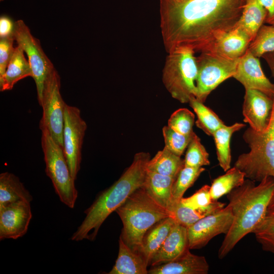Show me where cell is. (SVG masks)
Wrapping results in <instances>:
<instances>
[{
    "label": "cell",
    "instance_id": "cell-5",
    "mask_svg": "<svg viewBox=\"0 0 274 274\" xmlns=\"http://www.w3.org/2000/svg\"><path fill=\"white\" fill-rule=\"evenodd\" d=\"M243 138L250 150L240 155L234 166L243 172L246 178L254 182L274 178V98L267 128L257 131L250 127L245 131Z\"/></svg>",
    "mask_w": 274,
    "mask_h": 274
},
{
    "label": "cell",
    "instance_id": "cell-42",
    "mask_svg": "<svg viewBox=\"0 0 274 274\" xmlns=\"http://www.w3.org/2000/svg\"><path fill=\"white\" fill-rule=\"evenodd\" d=\"M270 24L274 25V22H273L272 23H271Z\"/></svg>",
    "mask_w": 274,
    "mask_h": 274
},
{
    "label": "cell",
    "instance_id": "cell-30",
    "mask_svg": "<svg viewBox=\"0 0 274 274\" xmlns=\"http://www.w3.org/2000/svg\"><path fill=\"white\" fill-rule=\"evenodd\" d=\"M204 170L205 168L202 167H191L184 165L179 172L173 186V203L181 200L186 190L193 185Z\"/></svg>",
    "mask_w": 274,
    "mask_h": 274
},
{
    "label": "cell",
    "instance_id": "cell-35",
    "mask_svg": "<svg viewBox=\"0 0 274 274\" xmlns=\"http://www.w3.org/2000/svg\"><path fill=\"white\" fill-rule=\"evenodd\" d=\"M194 114L186 108L175 111L168 121V126L174 130L185 135L192 134L195 122Z\"/></svg>",
    "mask_w": 274,
    "mask_h": 274
},
{
    "label": "cell",
    "instance_id": "cell-4",
    "mask_svg": "<svg viewBox=\"0 0 274 274\" xmlns=\"http://www.w3.org/2000/svg\"><path fill=\"white\" fill-rule=\"evenodd\" d=\"M115 212L123 226L120 236L138 253L146 231L158 221L169 217L168 212L158 204L143 186L131 193Z\"/></svg>",
    "mask_w": 274,
    "mask_h": 274
},
{
    "label": "cell",
    "instance_id": "cell-34",
    "mask_svg": "<svg viewBox=\"0 0 274 274\" xmlns=\"http://www.w3.org/2000/svg\"><path fill=\"white\" fill-rule=\"evenodd\" d=\"M168 212L176 223L187 228L205 217L199 211L184 205L181 201L173 203Z\"/></svg>",
    "mask_w": 274,
    "mask_h": 274
},
{
    "label": "cell",
    "instance_id": "cell-8",
    "mask_svg": "<svg viewBox=\"0 0 274 274\" xmlns=\"http://www.w3.org/2000/svg\"><path fill=\"white\" fill-rule=\"evenodd\" d=\"M238 59H229L209 52H201L196 57V99L204 102L221 83L233 77Z\"/></svg>",
    "mask_w": 274,
    "mask_h": 274
},
{
    "label": "cell",
    "instance_id": "cell-15",
    "mask_svg": "<svg viewBox=\"0 0 274 274\" xmlns=\"http://www.w3.org/2000/svg\"><path fill=\"white\" fill-rule=\"evenodd\" d=\"M233 78L239 82L245 90H258L274 98V84L265 76L258 58L248 50L238 59Z\"/></svg>",
    "mask_w": 274,
    "mask_h": 274
},
{
    "label": "cell",
    "instance_id": "cell-23",
    "mask_svg": "<svg viewBox=\"0 0 274 274\" xmlns=\"http://www.w3.org/2000/svg\"><path fill=\"white\" fill-rule=\"evenodd\" d=\"M24 51L17 45L8 64L4 75L0 77V90H11L20 80L32 76L29 63L24 54Z\"/></svg>",
    "mask_w": 274,
    "mask_h": 274
},
{
    "label": "cell",
    "instance_id": "cell-18",
    "mask_svg": "<svg viewBox=\"0 0 274 274\" xmlns=\"http://www.w3.org/2000/svg\"><path fill=\"white\" fill-rule=\"evenodd\" d=\"M188 249L187 228L176 223L150 265L153 266L174 260Z\"/></svg>",
    "mask_w": 274,
    "mask_h": 274
},
{
    "label": "cell",
    "instance_id": "cell-38",
    "mask_svg": "<svg viewBox=\"0 0 274 274\" xmlns=\"http://www.w3.org/2000/svg\"><path fill=\"white\" fill-rule=\"evenodd\" d=\"M15 22L7 16L0 17V38L13 36Z\"/></svg>",
    "mask_w": 274,
    "mask_h": 274
},
{
    "label": "cell",
    "instance_id": "cell-27",
    "mask_svg": "<svg viewBox=\"0 0 274 274\" xmlns=\"http://www.w3.org/2000/svg\"><path fill=\"white\" fill-rule=\"evenodd\" d=\"M245 175L235 166L229 168L226 173L215 179L210 186L212 199L217 201L233 189L241 186L245 182Z\"/></svg>",
    "mask_w": 274,
    "mask_h": 274
},
{
    "label": "cell",
    "instance_id": "cell-10",
    "mask_svg": "<svg viewBox=\"0 0 274 274\" xmlns=\"http://www.w3.org/2000/svg\"><path fill=\"white\" fill-rule=\"evenodd\" d=\"M13 37L17 45L26 54L32 71V78L36 83L39 104L45 81L55 68L43 51L40 41L32 35L22 20L15 21Z\"/></svg>",
    "mask_w": 274,
    "mask_h": 274
},
{
    "label": "cell",
    "instance_id": "cell-6",
    "mask_svg": "<svg viewBox=\"0 0 274 274\" xmlns=\"http://www.w3.org/2000/svg\"><path fill=\"white\" fill-rule=\"evenodd\" d=\"M195 52L180 47L168 53L162 70V82L171 96L182 103L196 97L197 75Z\"/></svg>",
    "mask_w": 274,
    "mask_h": 274
},
{
    "label": "cell",
    "instance_id": "cell-13",
    "mask_svg": "<svg viewBox=\"0 0 274 274\" xmlns=\"http://www.w3.org/2000/svg\"><path fill=\"white\" fill-rule=\"evenodd\" d=\"M32 218L30 202L18 201L0 208V239H16L27 231Z\"/></svg>",
    "mask_w": 274,
    "mask_h": 274
},
{
    "label": "cell",
    "instance_id": "cell-32",
    "mask_svg": "<svg viewBox=\"0 0 274 274\" xmlns=\"http://www.w3.org/2000/svg\"><path fill=\"white\" fill-rule=\"evenodd\" d=\"M209 155L201 144L199 138L194 133L187 148L184 159V165L191 167H201L210 163Z\"/></svg>",
    "mask_w": 274,
    "mask_h": 274
},
{
    "label": "cell",
    "instance_id": "cell-21",
    "mask_svg": "<svg viewBox=\"0 0 274 274\" xmlns=\"http://www.w3.org/2000/svg\"><path fill=\"white\" fill-rule=\"evenodd\" d=\"M267 15V12L260 0H245L242 14L234 27L243 31L252 41L263 25Z\"/></svg>",
    "mask_w": 274,
    "mask_h": 274
},
{
    "label": "cell",
    "instance_id": "cell-24",
    "mask_svg": "<svg viewBox=\"0 0 274 274\" xmlns=\"http://www.w3.org/2000/svg\"><path fill=\"white\" fill-rule=\"evenodd\" d=\"M32 199L18 177L8 172L0 174V208L18 201L30 202Z\"/></svg>",
    "mask_w": 274,
    "mask_h": 274
},
{
    "label": "cell",
    "instance_id": "cell-19",
    "mask_svg": "<svg viewBox=\"0 0 274 274\" xmlns=\"http://www.w3.org/2000/svg\"><path fill=\"white\" fill-rule=\"evenodd\" d=\"M175 224V221L168 217L155 223L145 233L139 253L148 266Z\"/></svg>",
    "mask_w": 274,
    "mask_h": 274
},
{
    "label": "cell",
    "instance_id": "cell-29",
    "mask_svg": "<svg viewBox=\"0 0 274 274\" xmlns=\"http://www.w3.org/2000/svg\"><path fill=\"white\" fill-rule=\"evenodd\" d=\"M180 201L184 205L199 211L204 216L220 210L225 206L224 203L212 199L208 185L203 186L191 196L182 198Z\"/></svg>",
    "mask_w": 274,
    "mask_h": 274
},
{
    "label": "cell",
    "instance_id": "cell-31",
    "mask_svg": "<svg viewBox=\"0 0 274 274\" xmlns=\"http://www.w3.org/2000/svg\"><path fill=\"white\" fill-rule=\"evenodd\" d=\"M248 50L257 58L274 51V25H262L251 42Z\"/></svg>",
    "mask_w": 274,
    "mask_h": 274
},
{
    "label": "cell",
    "instance_id": "cell-26",
    "mask_svg": "<svg viewBox=\"0 0 274 274\" xmlns=\"http://www.w3.org/2000/svg\"><path fill=\"white\" fill-rule=\"evenodd\" d=\"M183 166L184 159L164 147L162 150L158 151L153 158H150L148 161L147 169L176 178Z\"/></svg>",
    "mask_w": 274,
    "mask_h": 274
},
{
    "label": "cell",
    "instance_id": "cell-3",
    "mask_svg": "<svg viewBox=\"0 0 274 274\" xmlns=\"http://www.w3.org/2000/svg\"><path fill=\"white\" fill-rule=\"evenodd\" d=\"M150 159L149 153L139 152L134 156L131 165L120 178L109 188L101 192L84 213L85 217L71 240L94 241L108 217L115 211L135 190L142 187L147 174V164Z\"/></svg>",
    "mask_w": 274,
    "mask_h": 274
},
{
    "label": "cell",
    "instance_id": "cell-17",
    "mask_svg": "<svg viewBox=\"0 0 274 274\" xmlns=\"http://www.w3.org/2000/svg\"><path fill=\"white\" fill-rule=\"evenodd\" d=\"M209 265L205 257L192 254L190 249L174 260L151 266L149 274H207Z\"/></svg>",
    "mask_w": 274,
    "mask_h": 274
},
{
    "label": "cell",
    "instance_id": "cell-9",
    "mask_svg": "<svg viewBox=\"0 0 274 274\" xmlns=\"http://www.w3.org/2000/svg\"><path fill=\"white\" fill-rule=\"evenodd\" d=\"M60 78L55 69L45 81L39 105L43 109L41 130L46 129L63 148V129L66 103L60 92Z\"/></svg>",
    "mask_w": 274,
    "mask_h": 274
},
{
    "label": "cell",
    "instance_id": "cell-14",
    "mask_svg": "<svg viewBox=\"0 0 274 274\" xmlns=\"http://www.w3.org/2000/svg\"><path fill=\"white\" fill-rule=\"evenodd\" d=\"M273 98L256 89H246L243 105L244 121L257 131L264 130L269 123Z\"/></svg>",
    "mask_w": 274,
    "mask_h": 274
},
{
    "label": "cell",
    "instance_id": "cell-39",
    "mask_svg": "<svg viewBox=\"0 0 274 274\" xmlns=\"http://www.w3.org/2000/svg\"><path fill=\"white\" fill-rule=\"evenodd\" d=\"M267 12L265 22L269 24L274 22V0H260Z\"/></svg>",
    "mask_w": 274,
    "mask_h": 274
},
{
    "label": "cell",
    "instance_id": "cell-40",
    "mask_svg": "<svg viewBox=\"0 0 274 274\" xmlns=\"http://www.w3.org/2000/svg\"><path fill=\"white\" fill-rule=\"evenodd\" d=\"M263 57L267 62L274 78V51L264 54Z\"/></svg>",
    "mask_w": 274,
    "mask_h": 274
},
{
    "label": "cell",
    "instance_id": "cell-7",
    "mask_svg": "<svg viewBox=\"0 0 274 274\" xmlns=\"http://www.w3.org/2000/svg\"><path fill=\"white\" fill-rule=\"evenodd\" d=\"M41 131V145L46 175L51 180L60 201L70 208H74L78 197V191L63 148L47 130L44 129Z\"/></svg>",
    "mask_w": 274,
    "mask_h": 274
},
{
    "label": "cell",
    "instance_id": "cell-12",
    "mask_svg": "<svg viewBox=\"0 0 274 274\" xmlns=\"http://www.w3.org/2000/svg\"><path fill=\"white\" fill-rule=\"evenodd\" d=\"M233 215L229 205L207 215L187 227L188 247L190 250L200 249L215 236L229 231Z\"/></svg>",
    "mask_w": 274,
    "mask_h": 274
},
{
    "label": "cell",
    "instance_id": "cell-25",
    "mask_svg": "<svg viewBox=\"0 0 274 274\" xmlns=\"http://www.w3.org/2000/svg\"><path fill=\"white\" fill-rule=\"evenodd\" d=\"M246 126L242 123H235L231 125L225 124L213 134L217 156L220 166L226 172L231 168V155L230 143L232 134Z\"/></svg>",
    "mask_w": 274,
    "mask_h": 274
},
{
    "label": "cell",
    "instance_id": "cell-11",
    "mask_svg": "<svg viewBox=\"0 0 274 274\" xmlns=\"http://www.w3.org/2000/svg\"><path fill=\"white\" fill-rule=\"evenodd\" d=\"M81 112L76 107L66 104L63 129V150L71 175L76 180L80 169L81 150L87 129Z\"/></svg>",
    "mask_w": 274,
    "mask_h": 274
},
{
    "label": "cell",
    "instance_id": "cell-2",
    "mask_svg": "<svg viewBox=\"0 0 274 274\" xmlns=\"http://www.w3.org/2000/svg\"><path fill=\"white\" fill-rule=\"evenodd\" d=\"M273 193L274 178L267 177L257 185L251 180H245L227 194L233 218L219 249V259L227 256L246 235L253 233L265 217Z\"/></svg>",
    "mask_w": 274,
    "mask_h": 274
},
{
    "label": "cell",
    "instance_id": "cell-22",
    "mask_svg": "<svg viewBox=\"0 0 274 274\" xmlns=\"http://www.w3.org/2000/svg\"><path fill=\"white\" fill-rule=\"evenodd\" d=\"M148 265L142 257L133 251L120 236L118 257L109 274H147Z\"/></svg>",
    "mask_w": 274,
    "mask_h": 274
},
{
    "label": "cell",
    "instance_id": "cell-1",
    "mask_svg": "<svg viewBox=\"0 0 274 274\" xmlns=\"http://www.w3.org/2000/svg\"><path fill=\"white\" fill-rule=\"evenodd\" d=\"M245 0H160V27L168 53L187 47L205 51L214 40L233 28Z\"/></svg>",
    "mask_w": 274,
    "mask_h": 274
},
{
    "label": "cell",
    "instance_id": "cell-20",
    "mask_svg": "<svg viewBox=\"0 0 274 274\" xmlns=\"http://www.w3.org/2000/svg\"><path fill=\"white\" fill-rule=\"evenodd\" d=\"M176 178L147 170L143 186L148 195L167 212L172 202V189Z\"/></svg>",
    "mask_w": 274,
    "mask_h": 274
},
{
    "label": "cell",
    "instance_id": "cell-33",
    "mask_svg": "<svg viewBox=\"0 0 274 274\" xmlns=\"http://www.w3.org/2000/svg\"><path fill=\"white\" fill-rule=\"evenodd\" d=\"M253 233L263 250L274 253V211L267 212Z\"/></svg>",
    "mask_w": 274,
    "mask_h": 274
},
{
    "label": "cell",
    "instance_id": "cell-16",
    "mask_svg": "<svg viewBox=\"0 0 274 274\" xmlns=\"http://www.w3.org/2000/svg\"><path fill=\"white\" fill-rule=\"evenodd\" d=\"M251 42L250 38L243 31L234 27L218 36L204 52L237 59L247 52Z\"/></svg>",
    "mask_w": 274,
    "mask_h": 274
},
{
    "label": "cell",
    "instance_id": "cell-36",
    "mask_svg": "<svg viewBox=\"0 0 274 274\" xmlns=\"http://www.w3.org/2000/svg\"><path fill=\"white\" fill-rule=\"evenodd\" d=\"M165 147L175 155L181 156L187 148L194 134L185 135L180 133L168 126L162 128Z\"/></svg>",
    "mask_w": 274,
    "mask_h": 274
},
{
    "label": "cell",
    "instance_id": "cell-41",
    "mask_svg": "<svg viewBox=\"0 0 274 274\" xmlns=\"http://www.w3.org/2000/svg\"><path fill=\"white\" fill-rule=\"evenodd\" d=\"M274 211V193L272 196L271 200L270 201L269 206L267 209V212H272Z\"/></svg>",
    "mask_w": 274,
    "mask_h": 274
},
{
    "label": "cell",
    "instance_id": "cell-37",
    "mask_svg": "<svg viewBox=\"0 0 274 274\" xmlns=\"http://www.w3.org/2000/svg\"><path fill=\"white\" fill-rule=\"evenodd\" d=\"M13 36L0 38V77L6 72L15 47Z\"/></svg>",
    "mask_w": 274,
    "mask_h": 274
},
{
    "label": "cell",
    "instance_id": "cell-28",
    "mask_svg": "<svg viewBox=\"0 0 274 274\" xmlns=\"http://www.w3.org/2000/svg\"><path fill=\"white\" fill-rule=\"evenodd\" d=\"M188 103L196 115V125L208 135L213 136L217 130L225 125L214 112L195 96L191 97Z\"/></svg>",
    "mask_w": 274,
    "mask_h": 274
}]
</instances>
